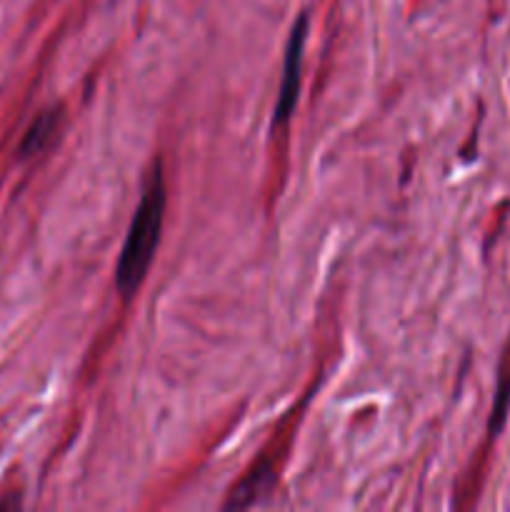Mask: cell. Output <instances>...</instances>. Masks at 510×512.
I'll list each match as a JSON object with an SVG mask.
<instances>
[{
    "instance_id": "1",
    "label": "cell",
    "mask_w": 510,
    "mask_h": 512,
    "mask_svg": "<svg viewBox=\"0 0 510 512\" xmlns=\"http://www.w3.org/2000/svg\"><path fill=\"white\" fill-rule=\"evenodd\" d=\"M165 215V185L160 168L153 170L148 185H145L140 203L135 208L133 220H130L128 238L123 243L118 265H115V280L123 295L135 293L140 283L148 275L150 263L155 258V248L160 243V230H163Z\"/></svg>"
},
{
    "instance_id": "2",
    "label": "cell",
    "mask_w": 510,
    "mask_h": 512,
    "mask_svg": "<svg viewBox=\"0 0 510 512\" xmlns=\"http://www.w3.org/2000/svg\"><path fill=\"white\" fill-rule=\"evenodd\" d=\"M305 30H308V20L300 18L293 25L290 33L288 48H285V65H283V78H280V93L278 103H275V120L283 123L290 118L295 103H298V88H300V63H303V43H305Z\"/></svg>"
},
{
    "instance_id": "3",
    "label": "cell",
    "mask_w": 510,
    "mask_h": 512,
    "mask_svg": "<svg viewBox=\"0 0 510 512\" xmlns=\"http://www.w3.org/2000/svg\"><path fill=\"white\" fill-rule=\"evenodd\" d=\"M60 128V113L58 110H45L43 115L35 118V123L30 125V130L25 133L23 145H20V153L23 155H35L40 150H45L50 145V140L55 138Z\"/></svg>"
},
{
    "instance_id": "4",
    "label": "cell",
    "mask_w": 510,
    "mask_h": 512,
    "mask_svg": "<svg viewBox=\"0 0 510 512\" xmlns=\"http://www.w3.org/2000/svg\"><path fill=\"white\" fill-rule=\"evenodd\" d=\"M268 483H270V468L268 465H260L258 470H253V473H250L248 478L233 490V495H230L228 500V508H248V505H253L255 500H260V495H263L265 485Z\"/></svg>"
}]
</instances>
